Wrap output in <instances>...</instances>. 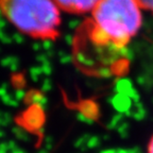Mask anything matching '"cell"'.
Returning <instances> with one entry per match:
<instances>
[{
	"label": "cell",
	"instance_id": "cell-6",
	"mask_svg": "<svg viewBox=\"0 0 153 153\" xmlns=\"http://www.w3.org/2000/svg\"><path fill=\"white\" fill-rule=\"evenodd\" d=\"M139 5H140L141 9L150 10V11L153 12V0H150V1H139Z\"/></svg>",
	"mask_w": 153,
	"mask_h": 153
},
{
	"label": "cell",
	"instance_id": "cell-5",
	"mask_svg": "<svg viewBox=\"0 0 153 153\" xmlns=\"http://www.w3.org/2000/svg\"><path fill=\"white\" fill-rule=\"evenodd\" d=\"M116 87H117L118 94H122V95H127V94L133 88L131 82L126 79L119 80V81L117 82V86H116Z\"/></svg>",
	"mask_w": 153,
	"mask_h": 153
},
{
	"label": "cell",
	"instance_id": "cell-2",
	"mask_svg": "<svg viewBox=\"0 0 153 153\" xmlns=\"http://www.w3.org/2000/svg\"><path fill=\"white\" fill-rule=\"evenodd\" d=\"M5 18L20 32L35 38L53 39L61 22V10L56 1L7 0L0 1Z\"/></svg>",
	"mask_w": 153,
	"mask_h": 153
},
{
	"label": "cell",
	"instance_id": "cell-1",
	"mask_svg": "<svg viewBox=\"0 0 153 153\" xmlns=\"http://www.w3.org/2000/svg\"><path fill=\"white\" fill-rule=\"evenodd\" d=\"M93 20L91 38L94 43L122 48L140 29L141 7L139 2L132 0L98 1Z\"/></svg>",
	"mask_w": 153,
	"mask_h": 153
},
{
	"label": "cell",
	"instance_id": "cell-7",
	"mask_svg": "<svg viewBox=\"0 0 153 153\" xmlns=\"http://www.w3.org/2000/svg\"><path fill=\"white\" fill-rule=\"evenodd\" d=\"M148 153H153V136L151 138L150 143H149V147H148Z\"/></svg>",
	"mask_w": 153,
	"mask_h": 153
},
{
	"label": "cell",
	"instance_id": "cell-4",
	"mask_svg": "<svg viewBox=\"0 0 153 153\" xmlns=\"http://www.w3.org/2000/svg\"><path fill=\"white\" fill-rule=\"evenodd\" d=\"M131 99L128 97L127 95H122V94H118L113 98V105L114 108L118 111V112L122 113L130 111V108H131Z\"/></svg>",
	"mask_w": 153,
	"mask_h": 153
},
{
	"label": "cell",
	"instance_id": "cell-3",
	"mask_svg": "<svg viewBox=\"0 0 153 153\" xmlns=\"http://www.w3.org/2000/svg\"><path fill=\"white\" fill-rule=\"evenodd\" d=\"M98 1H89V0H85V1H56V4L59 5L60 10H64V11H68L71 13H88L95 10L96 5H97Z\"/></svg>",
	"mask_w": 153,
	"mask_h": 153
}]
</instances>
